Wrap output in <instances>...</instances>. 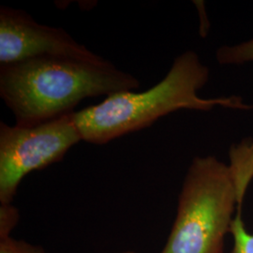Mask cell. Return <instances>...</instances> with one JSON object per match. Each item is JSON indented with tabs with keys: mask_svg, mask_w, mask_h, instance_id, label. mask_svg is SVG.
I'll return each mask as SVG.
<instances>
[{
	"mask_svg": "<svg viewBox=\"0 0 253 253\" xmlns=\"http://www.w3.org/2000/svg\"><path fill=\"white\" fill-rule=\"evenodd\" d=\"M140 81L109 61L42 57L0 65V96L16 125L32 126L69 113L84 99L133 91Z\"/></svg>",
	"mask_w": 253,
	"mask_h": 253,
	"instance_id": "1",
	"label": "cell"
},
{
	"mask_svg": "<svg viewBox=\"0 0 253 253\" xmlns=\"http://www.w3.org/2000/svg\"><path fill=\"white\" fill-rule=\"evenodd\" d=\"M209 78V69L192 51L177 56L162 81L135 93L123 91L99 104L73 112L82 140L103 145L127 133L151 126L159 118L181 109L209 111L215 106L246 108L237 98L204 99L198 91Z\"/></svg>",
	"mask_w": 253,
	"mask_h": 253,
	"instance_id": "2",
	"label": "cell"
},
{
	"mask_svg": "<svg viewBox=\"0 0 253 253\" xmlns=\"http://www.w3.org/2000/svg\"><path fill=\"white\" fill-rule=\"evenodd\" d=\"M237 208L229 165L196 157L185 176L171 233L160 253H224Z\"/></svg>",
	"mask_w": 253,
	"mask_h": 253,
	"instance_id": "3",
	"label": "cell"
},
{
	"mask_svg": "<svg viewBox=\"0 0 253 253\" xmlns=\"http://www.w3.org/2000/svg\"><path fill=\"white\" fill-rule=\"evenodd\" d=\"M82 140L73 113L32 126L0 123V204H12L28 173L60 162Z\"/></svg>",
	"mask_w": 253,
	"mask_h": 253,
	"instance_id": "4",
	"label": "cell"
},
{
	"mask_svg": "<svg viewBox=\"0 0 253 253\" xmlns=\"http://www.w3.org/2000/svg\"><path fill=\"white\" fill-rule=\"evenodd\" d=\"M42 57L102 63L106 60L77 42L63 28L40 25L26 11L0 7V65Z\"/></svg>",
	"mask_w": 253,
	"mask_h": 253,
	"instance_id": "5",
	"label": "cell"
},
{
	"mask_svg": "<svg viewBox=\"0 0 253 253\" xmlns=\"http://www.w3.org/2000/svg\"><path fill=\"white\" fill-rule=\"evenodd\" d=\"M229 168L235 181L237 208L242 210L246 192L253 179V140H243L231 147Z\"/></svg>",
	"mask_w": 253,
	"mask_h": 253,
	"instance_id": "6",
	"label": "cell"
},
{
	"mask_svg": "<svg viewBox=\"0 0 253 253\" xmlns=\"http://www.w3.org/2000/svg\"><path fill=\"white\" fill-rule=\"evenodd\" d=\"M217 61L221 65H240L253 62V39L235 46H223L217 51Z\"/></svg>",
	"mask_w": 253,
	"mask_h": 253,
	"instance_id": "7",
	"label": "cell"
},
{
	"mask_svg": "<svg viewBox=\"0 0 253 253\" xmlns=\"http://www.w3.org/2000/svg\"><path fill=\"white\" fill-rule=\"evenodd\" d=\"M230 234L234 239V247L231 253H253V233H250L246 228L242 211H237L235 214Z\"/></svg>",
	"mask_w": 253,
	"mask_h": 253,
	"instance_id": "8",
	"label": "cell"
},
{
	"mask_svg": "<svg viewBox=\"0 0 253 253\" xmlns=\"http://www.w3.org/2000/svg\"><path fill=\"white\" fill-rule=\"evenodd\" d=\"M19 210L12 204L0 205V238L9 237L18 224Z\"/></svg>",
	"mask_w": 253,
	"mask_h": 253,
	"instance_id": "9",
	"label": "cell"
},
{
	"mask_svg": "<svg viewBox=\"0 0 253 253\" xmlns=\"http://www.w3.org/2000/svg\"><path fill=\"white\" fill-rule=\"evenodd\" d=\"M0 253H46L41 246L32 245L24 240L9 236L0 238Z\"/></svg>",
	"mask_w": 253,
	"mask_h": 253,
	"instance_id": "10",
	"label": "cell"
},
{
	"mask_svg": "<svg viewBox=\"0 0 253 253\" xmlns=\"http://www.w3.org/2000/svg\"><path fill=\"white\" fill-rule=\"evenodd\" d=\"M136 253V252H122V253Z\"/></svg>",
	"mask_w": 253,
	"mask_h": 253,
	"instance_id": "11",
	"label": "cell"
}]
</instances>
